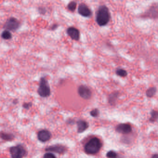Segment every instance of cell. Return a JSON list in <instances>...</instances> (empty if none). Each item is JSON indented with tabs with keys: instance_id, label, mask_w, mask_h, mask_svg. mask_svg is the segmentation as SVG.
<instances>
[{
	"instance_id": "1",
	"label": "cell",
	"mask_w": 158,
	"mask_h": 158,
	"mask_svg": "<svg viewBox=\"0 0 158 158\" xmlns=\"http://www.w3.org/2000/svg\"><path fill=\"white\" fill-rule=\"evenodd\" d=\"M111 19L109 9L105 5L98 7L96 14V21L98 26L104 27L108 24Z\"/></svg>"
},
{
	"instance_id": "2",
	"label": "cell",
	"mask_w": 158,
	"mask_h": 158,
	"mask_svg": "<svg viewBox=\"0 0 158 158\" xmlns=\"http://www.w3.org/2000/svg\"><path fill=\"white\" fill-rule=\"evenodd\" d=\"M102 146L101 140L97 137H93L86 144L84 150L88 154H95L100 151Z\"/></svg>"
},
{
	"instance_id": "3",
	"label": "cell",
	"mask_w": 158,
	"mask_h": 158,
	"mask_svg": "<svg viewBox=\"0 0 158 158\" xmlns=\"http://www.w3.org/2000/svg\"><path fill=\"white\" fill-rule=\"evenodd\" d=\"M37 92L41 97H49L51 95V90L50 85L47 80L44 77L40 78Z\"/></svg>"
},
{
	"instance_id": "4",
	"label": "cell",
	"mask_w": 158,
	"mask_h": 158,
	"mask_svg": "<svg viewBox=\"0 0 158 158\" xmlns=\"http://www.w3.org/2000/svg\"><path fill=\"white\" fill-rule=\"evenodd\" d=\"M11 158H23L27 155V151L21 144L13 146L9 148Z\"/></svg>"
},
{
	"instance_id": "5",
	"label": "cell",
	"mask_w": 158,
	"mask_h": 158,
	"mask_svg": "<svg viewBox=\"0 0 158 158\" xmlns=\"http://www.w3.org/2000/svg\"><path fill=\"white\" fill-rule=\"evenodd\" d=\"M20 26V22L18 19L15 17H11L5 22L4 28L5 30L15 32L19 29Z\"/></svg>"
},
{
	"instance_id": "6",
	"label": "cell",
	"mask_w": 158,
	"mask_h": 158,
	"mask_svg": "<svg viewBox=\"0 0 158 158\" xmlns=\"http://www.w3.org/2000/svg\"><path fill=\"white\" fill-rule=\"evenodd\" d=\"M78 93L79 96L84 100H89L92 97V91L86 86L81 85L79 86Z\"/></svg>"
},
{
	"instance_id": "7",
	"label": "cell",
	"mask_w": 158,
	"mask_h": 158,
	"mask_svg": "<svg viewBox=\"0 0 158 158\" xmlns=\"http://www.w3.org/2000/svg\"><path fill=\"white\" fill-rule=\"evenodd\" d=\"M78 12L82 16L90 17L92 15V12L87 5L84 3H81L79 5Z\"/></svg>"
},
{
	"instance_id": "8",
	"label": "cell",
	"mask_w": 158,
	"mask_h": 158,
	"mask_svg": "<svg viewBox=\"0 0 158 158\" xmlns=\"http://www.w3.org/2000/svg\"><path fill=\"white\" fill-rule=\"evenodd\" d=\"M116 131L121 134L127 135L131 132L132 128L129 124L124 123L118 124L116 128Z\"/></svg>"
},
{
	"instance_id": "9",
	"label": "cell",
	"mask_w": 158,
	"mask_h": 158,
	"mask_svg": "<svg viewBox=\"0 0 158 158\" xmlns=\"http://www.w3.org/2000/svg\"><path fill=\"white\" fill-rule=\"evenodd\" d=\"M67 33L73 40L78 41L80 39V31L77 28L70 27L67 30Z\"/></svg>"
},
{
	"instance_id": "10",
	"label": "cell",
	"mask_w": 158,
	"mask_h": 158,
	"mask_svg": "<svg viewBox=\"0 0 158 158\" xmlns=\"http://www.w3.org/2000/svg\"><path fill=\"white\" fill-rule=\"evenodd\" d=\"M51 134L49 131L46 129H43L39 131L38 133V139L41 142H47L51 138Z\"/></svg>"
},
{
	"instance_id": "11",
	"label": "cell",
	"mask_w": 158,
	"mask_h": 158,
	"mask_svg": "<svg viewBox=\"0 0 158 158\" xmlns=\"http://www.w3.org/2000/svg\"><path fill=\"white\" fill-rule=\"evenodd\" d=\"M46 151L52 152L58 154H62L65 151V148L62 145H54L50 146L46 148Z\"/></svg>"
},
{
	"instance_id": "12",
	"label": "cell",
	"mask_w": 158,
	"mask_h": 158,
	"mask_svg": "<svg viewBox=\"0 0 158 158\" xmlns=\"http://www.w3.org/2000/svg\"><path fill=\"white\" fill-rule=\"evenodd\" d=\"M77 132L79 133L83 132L89 127V124L87 122L83 120H79L77 122Z\"/></svg>"
},
{
	"instance_id": "13",
	"label": "cell",
	"mask_w": 158,
	"mask_h": 158,
	"mask_svg": "<svg viewBox=\"0 0 158 158\" xmlns=\"http://www.w3.org/2000/svg\"><path fill=\"white\" fill-rule=\"evenodd\" d=\"M119 95V93L117 91L113 92L109 95L108 103L110 105L113 106L115 105Z\"/></svg>"
},
{
	"instance_id": "14",
	"label": "cell",
	"mask_w": 158,
	"mask_h": 158,
	"mask_svg": "<svg viewBox=\"0 0 158 158\" xmlns=\"http://www.w3.org/2000/svg\"><path fill=\"white\" fill-rule=\"evenodd\" d=\"M0 138L5 141L10 142L14 139L15 136L11 133L2 132L0 133Z\"/></svg>"
},
{
	"instance_id": "15",
	"label": "cell",
	"mask_w": 158,
	"mask_h": 158,
	"mask_svg": "<svg viewBox=\"0 0 158 158\" xmlns=\"http://www.w3.org/2000/svg\"><path fill=\"white\" fill-rule=\"evenodd\" d=\"M151 18H158V8L156 7H152L148 10L147 14H146Z\"/></svg>"
},
{
	"instance_id": "16",
	"label": "cell",
	"mask_w": 158,
	"mask_h": 158,
	"mask_svg": "<svg viewBox=\"0 0 158 158\" xmlns=\"http://www.w3.org/2000/svg\"><path fill=\"white\" fill-rule=\"evenodd\" d=\"M1 37L2 39L4 40H9L12 38V33L10 32V31L8 30H5L2 32L1 34Z\"/></svg>"
},
{
	"instance_id": "17",
	"label": "cell",
	"mask_w": 158,
	"mask_h": 158,
	"mask_svg": "<svg viewBox=\"0 0 158 158\" xmlns=\"http://www.w3.org/2000/svg\"><path fill=\"white\" fill-rule=\"evenodd\" d=\"M157 92L156 87H150L146 91V95L148 98H152L154 96Z\"/></svg>"
},
{
	"instance_id": "18",
	"label": "cell",
	"mask_w": 158,
	"mask_h": 158,
	"mask_svg": "<svg viewBox=\"0 0 158 158\" xmlns=\"http://www.w3.org/2000/svg\"><path fill=\"white\" fill-rule=\"evenodd\" d=\"M158 120V112L155 110H153L151 112V117L149 118L150 122L152 123L156 122Z\"/></svg>"
},
{
	"instance_id": "19",
	"label": "cell",
	"mask_w": 158,
	"mask_h": 158,
	"mask_svg": "<svg viewBox=\"0 0 158 158\" xmlns=\"http://www.w3.org/2000/svg\"><path fill=\"white\" fill-rule=\"evenodd\" d=\"M77 3L74 1H71L68 4L67 8L69 11L72 12H74L75 9L77 8Z\"/></svg>"
},
{
	"instance_id": "20",
	"label": "cell",
	"mask_w": 158,
	"mask_h": 158,
	"mask_svg": "<svg viewBox=\"0 0 158 158\" xmlns=\"http://www.w3.org/2000/svg\"><path fill=\"white\" fill-rule=\"evenodd\" d=\"M116 74L117 75L121 77H125L127 76V72L122 69H118L116 71Z\"/></svg>"
},
{
	"instance_id": "21",
	"label": "cell",
	"mask_w": 158,
	"mask_h": 158,
	"mask_svg": "<svg viewBox=\"0 0 158 158\" xmlns=\"http://www.w3.org/2000/svg\"><path fill=\"white\" fill-rule=\"evenodd\" d=\"M90 114L91 116L93 117H97L100 115V112L99 110L97 108L94 109L90 112Z\"/></svg>"
},
{
	"instance_id": "22",
	"label": "cell",
	"mask_w": 158,
	"mask_h": 158,
	"mask_svg": "<svg viewBox=\"0 0 158 158\" xmlns=\"http://www.w3.org/2000/svg\"><path fill=\"white\" fill-rule=\"evenodd\" d=\"M106 156L108 158H114L117 157V154L113 151H110L107 153Z\"/></svg>"
},
{
	"instance_id": "23",
	"label": "cell",
	"mask_w": 158,
	"mask_h": 158,
	"mask_svg": "<svg viewBox=\"0 0 158 158\" xmlns=\"http://www.w3.org/2000/svg\"><path fill=\"white\" fill-rule=\"evenodd\" d=\"M38 10H39V13L41 14V15H45L46 13V8H44V7H39Z\"/></svg>"
},
{
	"instance_id": "24",
	"label": "cell",
	"mask_w": 158,
	"mask_h": 158,
	"mask_svg": "<svg viewBox=\"0 0 158 158\" xmlns=\"http://www.w3.org/2000/svg\"><path fill=\"white\" fill-rule=\"evenodd\" d=\"M32 104L31 102L25 103L23 104V107L25 109L29 110L32 106Z\"/></svg>"
},
{
	"instance_id": "25",
	"label": "cell",
	"mask_w": 158,
	"mask_h": 158,
	"mask_svg": "<svg viewBox=\"0 0 158 158\" xmlns=\"http://www.w3.org/2000/svg\"><path fill=\"white\" fill-rule=\"evenodd\" d=\"M43 158H56V157L53 154L48 153L44 155Z\"/></svg>"
},
{
	"instance_id": "26",
	"label": "cell",
	"mask_w": 158,
	"mask_h": 158,
	"mask_svg": "<svg viewBox=\"0 0 158 158\" xmlns=\"http://www.w3.org/2000/svg\"><path fill=\"white\" fill-rule=\"evenodd\" d=\"M58 27V24H53L51 27V30H52V31H54V30H55V29H57V28Z\"/></svg>"
},
{
	"instance_id": "27",
	"label": "cell",
	"mask_w": 158,
	"mask_h": 158,
	"mask_svg": "<svg viewBox=\"0 0 158 158\" xmlns=\"http://www.w3.org/2000/svg\"><path fill=\"white\" fill-rule=\"evenodd\" d=\"M151 158H158V154H154Z\"/></svg>"
},
{
	"instance_id": "28",
	"label": "cell",
	"mask_w": 158,
	"mask_h": 158,
	"mask_svg": "<svg viewBox=\"0 0 158 158\" xmlns=\"http://www.w3.org/2000/svg\"><path fill=\"white\" fill-rule=\"evenodd\" d=\"M119 158V157H115V158Z\"/></svg>"
}]
</instances>
